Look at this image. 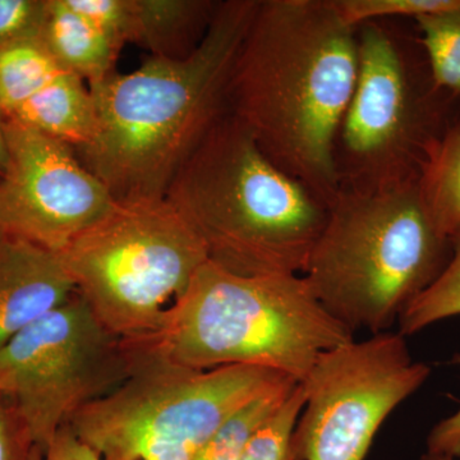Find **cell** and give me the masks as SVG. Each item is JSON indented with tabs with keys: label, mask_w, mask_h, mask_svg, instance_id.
Returning a JSON list of instances; mask_svg holds the SVG:
<instances>
[{
	"label": "cell",
	"mask_w": 460,
	"mask_h": 460,
	"mask_svg": "<svg viewBox=\"0 0 460 460\" xmlns=\"http://www.w3.org/2000/svg\"><path fill=\"white\" fill-rule=\"evenodd\" d=\"M357 75V29L332 0H259L226 111L275 165L330 204L339 190L335 140Z\"/></svg>",
	"instance_id": "cell-1"
},
{
	"label": "cell",
	"mask_w": 460,
	"mask_h": 460,
	"mask_svg": "<svg viewBox=\"0 0 460 460\" xmlns=\"http://www.w3.org/2000/svg\"><path fill=\"white\" fill-rule=\"evenodd\" d=\"M257 4L219 2L190 56L150 57L131 74L115 71L90 84L95 131L74 150L115 202L165 199L175 172L226 113L230 74Z\"/></svg>",
	"instance_id": "cell-2"
},
{
	"label": "cell",
	"mask_w": 460,
	"mask_h": 460,
	"mask_svg": "<svg viewBox=\"0 0 460 460\" xmlns=\"http://www.w3.org/2000/svg\"><path fill=\"white\" fill-rule=\"evenodd\" d=\"M165 199L208 261L239 275H301L329 214L328 202L275 165L226 111L175 172Z\"/></svg>",
	"instance_id": "cell-3"
},
{
	"label": "cell",
	"mask_w": 460,
	"mask_h": 460,
	"mask_svg": "<svg viewBox=\"0 0 460 460\" xmlns=\"http://www.w3.org/2000/svg\"><path fill=\"white\" fill-rule=\"evenodd\" d=\"M353 341L302 275H239L208 261L159 332L132 343L193 370L257 366L302 383L321 354Z\"/></svg>",
	"instance_id": "cell-4"
},
{
	"label": "cell",
	"mask_w": 460,
	"mask_h": 460,
	"mask_svg": "<svg viewBox=\"0 0 460 460\" xmlns=\"http://www.w3.org/2000/svg\"><path fill=\"white\" fill-rule=\"evenodd\" d=\"M450 239L420 202L417 183L339 190L302 277L350 332H387L443 272Z\"/></svg>",
	"instance_id": "cell-5"
},
{
	"label": "cell",
	"mask_w": 460,
	"mask_h": 460,
	"mask_svg": "<svg viewBox=\"0 0 460 460\" xmlns=\"http://www.w3.org/2000/svg\"><path fill=\"white\" fill-rule=\"evenodd\" d=\"M357 40L358 75L334 147L339 190L417 183L460 98L435 83L416 25L370 21Z\"/></svg>",
	"instance_id": "cell-6"
},
{
	"label": "cell",
	"mask_w": 460,
	"mask_h": 460,
	"mask_svg": "<svg viewBox=\"0 0 460 460\" xmlns=\"http://www.w3.org/2000/svg\"><path fill=\"white\" fill-rule=\"evenodd\" d=\"M127 343L128 376L68 425L102 460H193L239 408L296 381L257 366L193 370Z\"/></svg>",
	"instance_id": "cell-7"
},
{
	"label": "cell",
	"mask_w": 460,
	"mask_h": 460,
	"mask_svg": "<svg viewBox=\"0 0 460 460\" xmlns=\"http://www.w3.org/2000/svg\"><path fill=\"white\" fill-rule=\"evenodd\" d=\"M60 256L102 325L126 341L155 335L208 261L201 239L165 199L117 202Z\"/></svg>",
	"instance_id": "cell-8"
},
{
	"label": "cell",
	"mask_w": 460,
	"mask_h": 460,
	"mask_svg": "<svg viewBox=\"0 0 460 460\" xmlns=\"http://www.w3.org/2000/svg\"><path fill=\"white\" fill-rule=\"evenodd\" d=\"M131 368L129 344L105 329L75 292L0 348V394L44 453L60 429L113 392Z\"/></svg>",
	"instance_id": "cell-9"
},
{
	"label": "cell",
	"mask_w": 460,
	"mask_h": 460,
	"mask_svg": "<svg viewBox=\"0 0 460 460\" xmlns=\"http://www.w3.org/2000/svg\"><path fill=\"white\" fill-rule=\"evenodd\" d=\"M404 335L384 332L321 354L302 381L305 402L292 435L295 460H365L378 429L428 381Z\"/></svg>",
	"instance_id": "cell-10"
},
{
	"label": "cell",
	"mask_w": 460,
	"mask_h": 460,
	"mask_svg": "<svg viewBox=\"0 0 460 460\" xmlns=\"http://www.w3.org/2000/svg\"><path fill=\"white\" fill-rule=\"evenodd\" d=\"M11 165L0 180V229L60 253L117 202L74 147L5 118Z\"/></svg>",
	"instance_id": "cell-11"
},
{
	"label": "cell",
	"mask_w": 460,
	"mask_h": 460,
	"mask_svg": "<svg viewBox=\"0 0 460 460\" xmlns=\"http://www.w3.org/2000/svg\"><path fill=\"white\" fill-rule=\"evenodd\" d=\"M75 292L60 253L5 235L0 243V348Z\"/></svg>",
	"instance_id": "cell-12"
},
{
	"label": "cell",
	"mask_w": 460,
	"mask_h": 460,
	"mask_svg": "<svg viewBox=\"0 0 460 460\" xmlns=\"http://www.w3.org/2000/svg\"><path fill=\"white\" fill-rule=\"evenodd\" d=\"M219 2L131 0V41L151 57L184 59L204 39Z\"/></svg>",
	"instance_id": "cell-13"
},
{
	"label": "cell",
	"mask_w": 460,
	"mask_h": 460,
	"mask_svg": "<svg viewBox=\"0 0 460 460\" xmlns=\"http://www.w3.org/2000/svg\"><path fill=\"white\" fill-rule=\"evenodd\" d=\"M5 118L74 148L87 144L95 131V107L90 89L83 78L66 71Z\"/></svg>",
	"instance_id": "cell-14"
},
{
	"label": "cell",
	"mask_w": 460,
	"mask_h": 460,
	"mask_svg": "<svg viewBox=\"0 0 460 460\" xmlns=\"http://www.w3.org/2000/svg\"><path fill=\"white\" fill-rule=\"evenodd\" d=\"M41 40L58 65L83 78L89 86L115 72L119 51L72 11L66 0H48Z\"/></svg>",
	"instance_id": "cell-15"
},
{
	"label": "cell",
	"mask_w": 460,
	"mask_h": 460,
	"mask_svg": "<svg viewBox=\"0 0 460 460\" xmlns=\"http://www.w3.org/2000/svg\"><path fill=\"white\" fill-rule=\"evenodd\" d=\"M417 190L441 234L450 239L460 232V109L423 166Z\"/></svg>",
	"instance_id": "cell-16"
},
{
	"label": "cell",
	"mask_w": 460,
	"mask_h": 460,
	"mask_svg": "<svg viewBox=\"0 0 460 460\" xmlns=\"http://www.w3.org/2000/svg\"><path fill=\"white\" fill-rule=\"evenodd\" d=\"M62 72L41 39L0 50V111L5 117Z\"/></svg>",
	"instance_id": "cell-17"
},
{
	"label": "cell",
	"mask_w": 460,
	"mask_h": 460,
	"mask_svg": "<svg viewBox=\"0 0 460 460\" xmlns=\"http://www.w3.org/2000/svg\"><path fill=\"white\" fill-rule=\"evenodd\" d=\"M299 383L293 381L253 399L232 414L193 460H241L256 429L283 404Z\"/></svg>",
	"instance_id": "cell-18"
},
{
	"label": "cell",
	"mask_w": 460,
	"mask_h": 460,
	"mask_svg": "<svg viewBox=\"0 0 460 460\" xmlns=\"http://www.w3.org/2000/svg\"><path fill=\"white\" fill-rule=\"evenodd\" d=\"M450 259L443 272L399 316V332L405 338L460 314V232L450 238Z\"/></svg>",
	"instance_id": "cell-19"
},
{
	"label": "cell",
	"mask_w": 460,
	"mask_h": 460,
	"mask_svg": "<svg viewBox=\"0 0 460 460\" xmlns=\"http://www.w3.org/2000/svg\"><path fill=\"white\" fill-rule=\"evenodd\" d=\"M435 83L460 98V7L414 20Z\"/></svg>",
	"instance_id": "cell-20"
},
{
	"label": "cell",
	"mask_w": 460,
	"mask_h": 460,
	"mask_svg": "<svg viewBox=\"0 0 460 460\" xmlns=\"http://www.w3.org/2000/svg\"><path fill=\"white\" fill-rule=\"evenodd\" d=\"M305 402L304 386L298 384L283 404L256 429L241 460H295L290 443Z\"/></svg>",
	"instance_id": "cell-21"
},
{
	"label": "cell",
	"mask_w": 460,
	"mask_h": 460,
	"mask_svg": "<svg viewBox=\"0 0 460 460\" xmlns=\"http://www.w3.org/2000/svg\"><path fill=\"white\" fill-rule=\"evenodd\" d=\"M341 18L353 27L370 21L408 18L438 13L460 7V0H332Z\"/></svg>",
	"instance_id": "cell-22"
},
{
	"label": "cell",
	"mask_w": 460,
	"mask_h": 460,
	"mask_svg": "<svg viewBox=\"0 0 460 460\" xmlns=\"http://www.w3.org/2000/svg\"><path fill=\"white\" fill-rule=\"evenodd\" d=\"M66 3L119 53L131 41V0H66Z\"/></svg>",
	"instance_id": "cell-23"
},
{
	"label": "cell",
	"mask_w": 460,
	"mask_h": 460,
	"mask_svg": "<svg viewBox=\"0 0 460 460\" xmlns=\"http://www.w3.org/2000/svg\"><path fill=\"white\" fill-rule=\"evenodd\" d=\"M47 13L48 0H0V50L41 39Z\"/></svg>",
	"instance_id": "cell-24"
},
{
	"label": "cell",
	"mask_w": 460,
	"mask_h": 460,
	"mask_svg": "<svg viewBox=\"0 0 460 460\" xmlns=\"http://www.w3.org/2000/svg\"><path fill=\"white\" fill-rule=\"evenodd\" d=\"M41 454L20 414L0 394V460H38Z\"/></svg>",
	"instance_id": "cell-25"
},
{
	"label": "cell",
	"mask_w": 460,
	"mask_h": 460,
	"mask_svg": "<svg viewBox=\"0 0 460 460\" xmlns=\"http://www.w3.org/2000/svg\"><path fill=\"white\" fill-rule=\"evenodd\" d=\"M454 363L460 366V353L454 357ZM428 453L449 456L454 460L460 458V408L431 429L428 438Z\"/></svg>",
	"instance_id": "cell-26"
},
{
	"label": "cell",
	"mask_w": 460,
	"mask_h": 460,
	"mask_svg": "<svg viewBox=\"0 0 460 460\" xmlns=\"http://www.w3.org/2000/svg\"><path fill=\"white\" fill-rule=\"evenodd\" d=\"M38 460H102L68 425L60 429Z\"/></svg>",
	"instance_id": "cell-27"
},
{
	"label": "cell",
	"mask_w": 460,
	"mask_h": 460,
	"mask_svg": "<svg viewBox=\"0 0 460 460\" xmlns=\"http://www.w3.org/2000/svg\"><path fill=\"white\" fill-rule=\"evenodd\" d=\"M11 165V154H9L7 133H5V117L0 111V180L7 175Z\"/></svg>",
	"instance_id": "cell-28"
},
{
	"label": "cell",
	"mask_w": 460,
	"mask_h": 460,
	"mask_svg": "<svg viewBox=\"0 0 460 460\" xmlns=\"http://www.w3.org/2000/svg\"><path fill=\"white\" fill-rule=\"evenodd\" d=\"M420 460H454V459L449 458V456H436V454L426 453V454H423L422 456H420Z\"/></svg>",
	"instance_id": "cell-29"
},
{
	"label": "cell",
	"mask_w": 460,
	"mask_h": 460,
	"mask_svg": "<svg viewBox=\"0 0 460 460\" xmlns=\"http://www.w3.org/2000/svg\"><path fill=\"white\" fill-rule=\"evenodd\" d=\"M5 235H7V234H5V233H4V232H3V230H2V229H0V243H2L3 239H4V238H5Z\"/></svg>",
	"instance_id": "cell-30"
}]
</instances>
